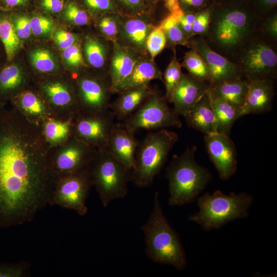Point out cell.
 Here are the masks:
<instances>
[{
    "mask_svg": "<svg viewBox=\"0 0 277 277\" xmlns=\"http://www.w3.org/2000/svg\"><path fill=\"white\" fill-rule=\"evenodd\" d=\"M0 111V227L32 221L47 204L54 177L41 128L11 104Z\"/></svg>",
    "mask_w": 277,
    "mask_h": 277,
    "instance_id": "cell-1",
    "label": "cell"
},
{
    "mask_svg": "<svg viewBox=\"0 0 277 277\" xmlns=\"http://www.w3.org/2000/svg\"><path fill=\"white\" fill-rule=\"evenodd\" d=\"M141 230L149 258L159 264L172 265L179 271L185 268L187 262L180 238L165 216L157 192L150 215Z\"/></svg>",
    "mask_w": 277,
    "mask_h": 277,
    "instance_id": "cell-2",
    "label": "cell"
},
{
    "mask_svg": "<svg viewBox=\"0 0 277 277\" xmlns=\"http://www.w3.org/2000/svg\"><path fill=\"white\" fill-rule=\"evenodd\" d=\"M196 147H187L181 155H174L166 168L170 206H182L193 201L211 180L208 169L195 160Z\"/></svg>",
    "mask_w": 277,
    "mask_h": 277,
    "instance_id": "cell-3",
    "label": "cell"
},
{
    "mask_svg": "<svg viewBox=\"0 0 277 277\" xmlns=\"http://www.w3.org/2000/svg\"><path fill=\"white\" fill-rule=\"evenodd\" d=\"M178 140L177 133L165 129L149 131L137 148L131 182L141 188L151 185Z\"/></svg>",
    "mask_w": 277,
    "mask_h": 277,
    "instance_id": "cell-4",
    "label": "cell"
},
{
    "mask_svg": "<svg viewBox=\"0 0 277 277\" xmlns=\"http://www.w3.org/2000/svg\"><path fill=\"white\" fill-rule=\"evenodd\" d=\"M252 201V196L245 192H231L229 195L220 190L206 192L197 199L199 211L189 220L205 230L219 228L228 222L247 217Z\"/></svg>",
    "mask_w": 277,
    "mask_h": 277,
    "instance_id": "cell-5",
    "label": "cell"
},
{
    "mask_svg": "<svg viewBox=\"0 0 277 277\" xmlns=\"http://www.w3.org/2000/svg\"><path fill=\"white\" fill-rule=\"evenodd\" d=\"M88 170L105 208L113 200L127 194L131 170L116 160L107 149L97 150Z\"/></svg>",
    "mask_w": 277,
    "mask_h": 277,
    "instance_id": "cell-6",
    "label": "cell"
},
{
    "mask_svg": "<svg viewBox=\"0 0 277 277\" xmlns=\"http://www.w3.org/2000/svg\"><path fill=\"white\" fill-rule=\"evenodd\" d=\"M33 81L55 118L72 120L80 112L75 79L58 73L38 75Z\"/></svg>",
    "mask_w": 277,
    "mask_h": 277,
    "instance_id": "cell-7",
    "label": "cell"
},
{
    "mask_svg": "<svg viewBox=\"0 0 277 277\" xmlns=\"http://www.w3.org/2000/svg\"><path fill=\"white\" fill-rule=\"evenodd\" d=\"M252 8L246 0L227 4H214L212 14L217 41L226 47L238 44L243 38L248 26Z\"/></svg>",
    "mask_w": 277,
    "mask_h": 277,
    "instance_id": "cell-8",
    "label": "cell"
},
{
    "mask_svg": "<svg viewBox=\"0 0 277 277\" xmlns=\"http://www.w3.org/2000/svg\"><path fill=\"white\" fill-rule=\"evenodd\" d=\"M123 121L124 126L134 132L140 129L153 130L182 126L179 115L168 106L164 96L155 90Z\"/></svg>",
    "mask_w": 277,
    "mask_h": 277,
    "instance_id": "cell-9",
    "label": "cell"
},
{
    "mask_svg": "<svg viewBox=\"0 0 277 277\" xmlns=\"http://www.w3.org/2000/svg\"><path fill=\"white\" fill-rule=\"evenodd\" d=\"M97 149L71 136L63 144L48 149V161L54 179L88 168Z\"/></svg>",
    "mask_w": 277,
    "mask_h": 277,
    "instance_id": "cell-10",
    "label": "cell"
},
{
    "mask_svg": "<svg viewBox=\"0 0 277 277\" xmlns=\"http://www.w3.org/2000/svg\"><path fill=\"white\" fill-rule=\"evenodd\" d=\"M93 186L88 168L76 173L55 179L48 204L74 210L80 215L88 211L86 202Z\"/></svg>",
    "mask_w": 277,
    "mask_h": 277,
    "instance_id": "cell-11",
    "label": "cell"
},
{
    "mask_svg": "<svg viewBox=\"0 0 277 277\" xmlns=\"http://www.w3.org/2000/svg\"><path fill=\"white\" fill-rule=\"evenodd\" d=\"M81 111L96 113L109 109L112 94L108 73L86 68L75 78Z\"/></svg>",
    "mask_w": 277,
    "mask_h": 277,
    "instance_id": "cell-12",
    "label": "cell"
},
{
    "mask_svg": "<svg viewBox=\"0 0 277 277\" xmlns=\"http://www.w3.org/2000/svg\"><path fill=\"white\" fill-rule=\"evenodd\" d=\"M115 117L110 109L96 113L80 111L73 121L72 136L97 150L107 149Z\"/></svg>",
    "mask_w": 277,
    "mask_h": 277,
    "instance_id": "cell-13",
    "label": "cell"
},
{
    "mask_svg": "<svg viewBox=\"0 0 277 277\" xmlns=\"http://www.w3.org/2000/svg\"><path fill=\"white\" fill-rule=\"evenodd\" d=\"M155 14L120 15L116 42L141 56H149L146 48L148 35L156 25Z\"/></svg>",
    "mask_w": 277,
    "mask_h": 277,
    "instance_id": "cell-14",
    "label": "cell"
},
{
    "mask_svg": "<svg viewBox=\"0 0 277 277\" xmlns=\"http://www.w3.org/2000/svg\"><path fill=\"white\" fill-rule=\"evenodd\" d=\"M204 141L208 155L220 178L229 179L237 168V153L229 135L218 132L205 135Z\"/></svg>",
    "mask_w": 277,
    "mask_h": 277,
    "instance_id": "cell-15",
    "label": "cell"
},
{
    "mask_svg": "<svg viewBox=\"0 0 277 277\" xmlns=\"http://www.w3.org/2000/svg\"><path fill=\"white\" fill-rule=\"evenodd\" d=\"M9 102L28 121L38 127L54 117L45 98L33 86L21 92Z\"/></svg>",
    "mask_w": 277,
    "mask_h": 277,
    "instance_id": "cell-16",
    "label": "cell"
},
{
    "mask_svg": "<svg viewBox=\"0 0 277 277\" xmlns=\"http://www.w3.org/2000/svg\"><path fill=\"white\" fill-rule=\"evenodd\" d=\"M81 46L87 67L97 72L108 73L113 43L97 32H89L82 35Z\"/></svg>",
    "mask_w": 277,
    "mask_h": 277,
    "instance_id": "cell-17",
    "label": "cell"
},
{
    "mask_svg": "<svg viewBox=\"0 0 277 277\" xmlns=\"http://www.w3.org/2000/svg\"><path fill=\"white\" fill-rule=\"evenodd\" d=\"M193 48L203 57L208 68L211 86L240 78L237 66L212 50L204 41L195 42Z\"/></svg>",
    "mask_w": 277,
    "mask_h": 277,
    "instance_id": "cell-18",
    "label": "cell"
},
{
    "mask_svg": "<svg viewBox=\"0 0 277 277\" xmlns=\"http://www.w3.org/2000/svg\"><path fill=\"white\" fill-rule=\"evenodd\" d=\"M135 133L123 123H115L107 148L116 160L131 170L134 166L136 152L140 143Z\"/></svg>",
    "mask_w": 277,
    "mask_h": 277,
    "instance_id": "cell-19",
    "label": "cell"
},
{
    "mask_svg": "<svg viewBox=\"0 0 277 277\" xmlns=\"http://www.w3.org/2000/svg\"><path fill=\"white\" fill-rule=\"evenodd\" d=\"M205 81L197 80L189 74H182L172 97L174 111L184 115L210 90Z\"/></svg>",
    "mask_w": 277,
    "mask_h": 277,
    "instance_id": "cell-20",
    "label": "cell"
},
{
    "mask_svg": "<svg viewBox=\"0 0 277 277\" xmlns=\"http://www.w3.org/2000/svg\"><path fill=\"white\" fill-rule=\"evenodd\" d=\"M244 70L250 80L267 78L277 64V56L269 46L258 44L251 46L243 57Z\"/></svg>",
    "mask_w": 277,
    "mask_h": 277,
    "instance_id": "cell-21",
    "label": "cell"
},
{
    "mask_svg": "<svg viewBox=\"0 0 277 277\" xmlns=\"http://www.w3.org/2000/svg\"><path fill=\"white\" fill-rule=\"evenodd\" d=\"M32 76L26 69L14 60L0 67V98L9 102L30 86Z\"/></svg>",
    "mask_w": 277,
    "mask_h": 277,
    "instance_id": "cell-22",
    "label": "cell"
},
{
    "mask_svg": "<svg viewBox=\"0 0 277 277\" xmlns=\"http://www.w3.org/2000/svg\"><path fill=\"white\" fill-rule=\"evenodd\" d=\"M140 56L135 51L121 45L116 41L113 42L108 69L112 94H114L116 88L130 74Z\"/></svg>",
    "mask_w": 277,
    "mask_h": 277,
    "instance_id": "cell-23",
    "label": "cell"
},
{
    "mask_svg": "<svg viewBox=\"0 0 277 277\" xmlns=\"http://www.w3.org/2000/svg\"><path fill=\"white\" fill-rule=\"evenodd\" d=\"M273 86L267 78L251 80L246 97L241 108L243 116L270 111L272 106Z\"/></svg>",
    "mask_w": 277,
    "mask_h": 277,
    "instance_id": "cell-24",
    "label": "cell"
},
{
    "mask_svg": "<svg viewBox=\"0 0 277 277\" xmlns=\"http://www.w3.org/2000/svg\"><path fill=\"white\" fill-rule=\"evenodd\" d=\"M153 80L163 81V73L154 60L149 56H140L130 74L116 88L114 94L129 89L149 86Z\"/></svg>",
    "mask_w": 277,
    "mask_h": 277,
    "instance_id": "cell-25",
    "label": "cell"
},
{
    "mask_svg": "<svg viewBox=\"0 0 277 277\" xmlns=\"http://www.w3.org/2000/svg\"><path fill=\"white\" fill-rule=\"evenodd\" d=\"M183 116L189 127L204 135L216 132V122L209 91Z\"/></svg>",
    "mask_w": 277,
    "mask_h": 277,
    "instance_id": "cell-26",
    "label": "cell"
},
{
    "mask_svg": "<svg viewBox=\"0 0 277 277\" xmlns=\"http://www.w3.org/2000/svg\"><path fill=\"white\" fill-rule=\"evenodd\" d=\"M153 90L147 86L120 92L117 98L110 102L109 109L118 120L124 121L142 105Z\"/></svg>",
    "mask_w": 277,
    "mask_h": 277,
    "instance_id": "cell-27",
    "label": "cell"
},
{
    "mask_svg": "<svg viewBox=\"0 0 277 277\" xmlns=\"http://www.w3.org/2000/svg\"><path fill=\"white\" fill-rule=\"evenodd\" d=\"M248 84L249 82L239 78L211 86L209 91L230 105L241 108L246 97Z\"/></svg>",
    "mask_w": 277,
    "mask_h": 277,
    "instance_id": "cell-28",
    "label": "cell"
},
{
    "mask_svg": "<svg viewBox=\"0 0 277 277\" xmlns=\"http://www.w3.org/2000/svg\"><path fill=\"white\" fill-rule=\"evenodd\" d=\"M74 119L62 120L53 117L41 125L42 135L49 149L63 144L71 137Z\"/></svg>",
    "mask_w": 277,
    "mask_h": 277,
    "instance_id": "cell-29",
    "label": "cell"
},
{
    "mask_svg": "<svg viewBox=\"0 0 277 277\" xmlns=\"http://www.w3.org/2000/svg\"><path fill=\"white\" fill-rule=\"evenodd\" d=\"M209 93L214 108L216 122V132L230 136L235 121L243 116L241 108L233 106L225 101Z\"/></svg>",
    "mask_w": 277,
    "mask_h": 277,
    "instance_id": "cell-30",
    "label": "cell"
},
{
    "mask_svg": "<svg viewBox=\"0 0 277 277\" xmlns=\"http://www.w3.org/2000/svg\"><path fill=\"white\" fill-rule=\"evenodd\" d=\"M0 41L4 46L7 61L14 60L22 48V41L17 35L9 12L2 10H0Z\"/></svg>",
    "mask_w": 277,
    "mask_h": 277,
    "instance_id": "cell-31",
    "label": "cell"
},
{
    "mask_svg": "<svg viewBox=\"0 0 277 277\" xmlns=\"http://www.w3.org/2000/svg\"><path fill=\"white\" fill-rule=\"evenodd\" d=\"M31 66L38 75L56 74L60 69L55 54L49 49L39 47L31 50L28 54Z\"/></svg>",
    "mask_w": 277,
    "mask_h": 277,
    "instance_id": "cell-32",
    "label": "cell"
},
{
    "mask_svg": "<svg viewBox=\"0 0 277 277\" xmlns=\"http://www.w3.org/2000/svg\"><path fill=\"white\" fill-rule=\"evenodd\" d=\"M60 16L74 27L88 26L94 23L93 18L77 0H67Z\"/></svg>",
    "mask_w": 277,
    "mask_h": 277,
    "instance_id": "cell-33",
    "label": "cell"
},
{
    "mask_svg": "<svg viewBox=\"0 0 277 277\" xmlns=\"http://www.w3.org/2000/svg\"><path fill=\"white\" fill-rule=\"evenodd\" d=\"M158 25L163 31L167 41L166 45L188 46V37L180 27L177 18L173 13H170L161 21Z\"/></svg>",
    "mask_w": 277,
    "mask_h": 277,
    "instance_id": "cell-34",
    "label": "cell"
},
{
    "mask_svg": "<svg viewBox=\"0 0 277 277\" xmlns=\"http://www.w3.org/2000/svg\"><path fill=\"white\" fill-rule=\"evenodd\" d=\"M120 14L114 12L107 13L95 19L93 24L96 32L108 41L116 42Z\"/></svg>",
    "mask_w": 277,
    "mask_h": 277,
    "instance_id": "cell-35",
    "label": "cell"
},
{
    "mask_svg": "<svg viewBox=\"0 0 277 277\" xmlns=\"http://www.w3.org/2000/svg\"><path fill=\"white\" fill-rule=\"evenodd\" d=\"M181 66L184 67L193 77L202 80H209L208 68L200 54L193 48L187 52Z\"/></svg>",
    "mask_w": 277,
    "mask_h": 277,
    "instance_id": "cell-36",
    "label": "cell"
},
{
    "mask_svg": "<svg viewBox=\"0 0 277 277\" xmlns=\"http://www.w3.org/2000/svg\"><path fill=\"white\" fill-rule=\"evenodd\" d=\"M81 41L62 50V56L65 68L71 73L78 74L84 69L88 68L83 55Z\"/></svg>",
    "mask_w": 277,
    "mask_h": 277,
    "instance_id": "cell-37",
    "label": "cell"
},
{
    "mask_svg": "<svg viewBox=\"0 0 277 277\" xmlns=\"http://www.w3.org/2000/svg\"><path fill=\"white\" fill-rule=\"evenodd\" d=\"M182 74L181 65L174 53L164 74L163 82L166 87L164 97L168 103H172L173 95Z\"/></svg>",
    "mask_w": 277,
    "mask_h": 277,
    "instance_id": "cell-38",
    "label": "cell"
},
{
    "mask_svg": "<svg viewBox=\"0 0 277 277\" xmlns=\"http://www.w3.org/2000/svg\"><path fill=\"white\" fill-rule=\"evenodd\" d=\"M30 21L32 34L36 36L49 37L55 30L53 22L49 15L37 10L31 13Z\"/></svg>",
    "mask_w": 277,
    "mask_h": 277,
    "instance_id": "cell-39",
    "label": "cell"
},
{
    "mask_svg": "<svg viewBox=\"0 0 277 277\" xmlns=\"http://www.w3.org/2000/svg\"><path fill=\"white\" fill-rule=\"evenodd\" d=\"M77 1L90 14L94 21L107 13L114 12L121 14L112 0Z\"/></svg>",
    "mask_w": 277,
    "mask_h": 277,
    "instance_id": "cell-40",
    "label": "cell"
},
{
    "mask_svg": "<svg viewBox=\"0 0 277 277\" xmlns=\"http://www.w3.org/2000/svg\"><path fill=\"white\" fill-rule=\"evenodd\" d=\"M121 14L135 15L143 14H155L145 0H112Z\"/></svg>",
    "mask_w": 277,
    "mask_h": 277,
    "instance_id": "cell-41",
    "label": "cell"
},
{
    "mask_svg": "<svg viewBox=\"0 0 277 277\" xmlns=\"http://www.w3.org/2000/svg\"><path fill=\"white\" fill-rule=\"evenodd\" d=\"M166 43L165 35L157 24L152 30L146 41V48L149 56L154 60L166 47Z\"/></svg>",
    "mask_w": 277,
    "mask_h": 277,
    "instance_id": "cell-42",
    "label": "cell"
},
{
    "mask_svg": "<svg viewBox=\"0 0 277 277\" xmlns=\"http://www.w3.org/2000/svg\"><path fill=\"white\" fill-rule=\"evenodd\" d=\"M14 29L19 39H28L32 34L30 17L23 11H8Z\"/></svg>",
    "mask_w": 277,
    "mask_h": 277,
    "instance_id": "cell-43",
    "label": "cell"
},
{
    "mask_svg": "<svg viewBox=\"0 0 277 277\" xmlns=\"http://www.w3.org/2000/svg\"><path fill=\"white\" fill-rule=\"evenodd\" d=\"M30 271V264L26 262L0 263V277H26Z\"/></svg>",
    "mask_w": 277,
    "mask_h": 277,
    "instance_id": "cell-44",
    "label": "cell"
},
{
    "mask_svg": "<svg viewBox=\"0 0 277 277\" xmlns=\"http://www.w3.org/2000/svg\"><path fill=\"white\" fill-rule=\"evenodd\" d=\"M82 36L62 29L55 30L52 35L54 43L62 50L81 41Z\"/></svg>",
    "mask_w": 277,
    "mask_h": 277,
    "instance_id": "cell-45",
    "label": "cell"
},
{
    "mask_svg": "<svg viewBox=\"0 0 277 277\" xmlns=\"http://www.w3.org/2000/svg\"><path fill=\"white\" fill-rule=\"evenodd\" d=\"M67 0H35L36 10L48 15L60 16Z\"/></svg>",
    "mask_w": 277,
    "mask_h": 277,
    "instance_id": "cell-46",
    "label": "cell"
},
{
    "mask_svg": "<svg viewBox=\"0 0 277 277\" xmlns=\"http://www.w3.org/2000/svg\"><path fill=\"white\" fill-rule=\"evenodd\" d=\"M213 5L196 12L192 27V34H202L206 31L212 15Z\"/></svg>",
    "mask_w": 277,
    "mask_h": 277,
    "instance_id": "cell-47",
    "label": "cell"
},
{
    "mask_svg": "<svg viewBox=\"0 0 277 277\" xmlns=\"http://www.w3.org/2000/svg\"><path fill=\"white\" fill-rule=\"evenodd\" d=\"M196 12H184L182 9L173 13L175 15L178 23L188 37L192 34V27L195 17Z\"/></svg>",
    "mask_w": 277,
    "mask_h": 277,
    "instance_id": "cell-48",
    "label": "cell"
},
{
    "mask_svg": "<svg viewBox=\"0 0 277 277\" xmlns=\"http://www.w3.org/2000/svg\"><path fill=\"white\" fill-rule=\"evenodd\" d=\"M35 0H0V10L24 11L34 7Z\"/></svg>",
    "mask_w": 277,
    "mask_h": 277,
    "instance_id": "cell-49",
    "label": "cell"
},
{
    "mask_svg": "<svg viewBox=\"0 0 277 277\" xmlns=\"http://www.w3.org/2000/svg\"><path fill=\"white\" fill-rule=\"evenodd\" d=\"M181 9L184 12H198L214 4L212 0H179Z\"/></svg>",
    "mask_w": 277,
    "mask_h": 277,
    "instance_id": "cell-50",
    "label": "cell"
},
{
    "mask_svg": "<svg viewBox=\"0 0 277 277\" xmlns=\"http://www.w3.org/2000/svg\"><path fill=\"white\" fill-rule=\"evenodd\" d=\"M248 3L252 2L253 5L257 8L268 11L275 6L277 4V0H246ZM253 6L252 7L254 6Z\"/></svg>",
    "mask_w": 277,
    "mask_h": 277,
    "instance_id": "cell-51",
    "label": "cell"
},
{
    "mask_svg": "<svg viewBox=\"0 0 277 277\" xmlns=\"http://www.w3.org/2000/svg\"><path fill=\"white\" fill-rule=\"evenodd\" d=\"M164 7L170 13L175 12L181 9L179 0H163Z\"/></svg>",
    "mask_w": 277,
    "mask_h": 277,
    "instance_id": "cell-52",
    "label": "cell"
},
{
    "mask_svg": "<svg viewBox=\"0 0 277 277\" xmlns=\"http://www.w3.org/2000/svg\"><path fill=\"white\" fill-rule=\"evenodd\" d=\"M268 30L274 36L277 34V18L276 15L272 17L268 22Z\"/></svg>",
    "mask_w": 277,
    "mask_h": 277,
    "instance_id": "cell-53",
    "label": "cell"
},
{
    "mask_svg": "<svg viewBox=\"0 0 277 277\" xmlns=\"http://www.w3.org/2000/svg\"><path fill=\"white\" fill-rule=\"evenodd\" d=\"M7 62L6 54L3 44L0 41V67Z\"/></svg>",
    "mask_w": 277,
    "mask_h": 277,
    "instance_id": "cell-54",
    "label": "cell"
},
{
    "mask_svg": "<svg viewBox=\"0 0 277 277\" xmlns=\"http://www.w3.org/2000/svg\"><path fill=\"white\" fill-rule=\"evenodd\" d=\"M149 6L153 10L155 11L158 4L163 2V0H145Z\"/></svg>",
    "mask_w": 277,
    "mask_h": 277,
    "instance_id": "cell-55",
    "label": "cell"
},
{
    "mask_svg": "<svg viewBox=\"0 0 277 277\" xmlns=\"http://www.w3.org/2000/svg\"><path fill=\"white\" fill-rule=\"evenodd\" d=\"M214 4H227L232 2H239L243 0H212Z\"/></svg>",
    "mask_w": 277,
    "mask_h": 277,
    "instance_id": "cell-56",
    "label": "cell"
},
{
    "mask_svg": "<svg viewBox=\"0 0 277 277\" xmlns=\"http://www.w3.org/2000/svg\"><path fill=\"white\" fill-rule=\"evenodd\" d=\"M8 103V102H6L4 100L0 98V111Z\"/></svg>",
    "mask_w": 277,
    "mask_h": 277,
    "instance_id": "cell-57",
    "label": "cell"
}]
</instances>
